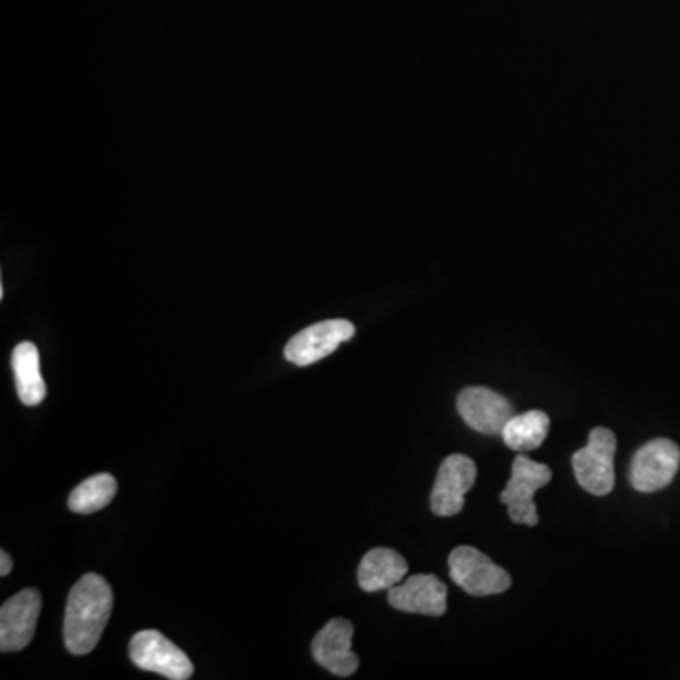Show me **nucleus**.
<instances>
[{"mask_svg": "<svg viewBox=\"0 0 680 680\" xmlns=\"http://www.w3.org/2000/svg\"><path fill=\"white\" fill-rule=\"evenodd\" d=\"M477 480V465L463 453H452L442 461L433 492H431V511L437 516H456L465 506V493L473 488Z\"/></svg>", "mask_w": 680, "mask_h": 680, "instance_id": "obj_9", "label": "nucleus"}, {"mask_svg": "<svg viewBox=\"0 0 680 680\" xmlns=\"http://www.w3.org/2000/svg\"><path fill=\"white\" fill-rule=\"evenodd\" d=\"M42 609V596L34 588L21 589L0 609V650L20 652L33 641Z\"/></svg>", "mask_w": 680, "mask_h": 680, "instance_id": "obj_8", "label": "nucleus"}, {"mask_svg": "<svg viewBox=\"0 0 680 680\" xmlns=\"http://www.w3.org/2000/svg\"><path fill=\"white\" fill-rule=\"evenodd\" d=\"M458 412L469 428L484 435H501L514 412L511 401L493 389L465 388L458 396Z\"/></svg>", "mask_w": 680, "mask_h": 680, "instance_id": "obj_10", "label": "nucleus"}, {"mask_svg": "<svg viewBox=\"0 0 680 680\" xmlns=\"http://www.w3.org/2000/svg\"><path fill=\"white\" fill-rule=\"evenodd\" d=\"M354 335L356 327L348 320H325L292 337V341L285 344L284 356L297 367H306L333 354Z\"/></svg>", "mask_w": 680, "mask_h": 680, "instance_id": "obj_7", "label": "nucleus"}, {"mask_svg": "<svg viewBox=\"0 0 680 680\" xmlns=\"http://www.w3.org/2000/svg\"><path fill=\"white\" fill-rule=\"evenodd\" d=\"M551 428V418L543 410H530L524 415H514L503 428V441L516 452H527L543 444Z\"/></svg>", "mask_w": 680, "mask_h": 680, "instance_id": "obj_15", "label": "nucleus"}, {"mask_svg": "<svg viewBox=\"0 0 680 680\" xmlns=\"http://www.w3.org/2000/svg\"><path fill=\"white\" fill-rule=\"evenodd\" d=\"M12 369L15 388L21 402L34 407L44 401L45 383L40 370L39 348L33 343H21L12 354Z\"/></svg>", "mask_w": 680, "mask_h": 680, "instance_id": "obj_14", "label": "nucleus"}, {"mask_svg": "<svg viewBox=\"0 0 680 680\" xmlns=\"http://www.w3.org/2000/svg\"><path fill=\"white\" fill-rule=\"evenodd\" d=\"M117 482L112 474L101 473L84 480L69 495V509L79 514H93L111 505L116 498Z\"/></svg>", "mask_w": 680, "mask_h": 680, "instance_id": "obj_16", "label": "nucleus"}, {"mask_svg": "<svg viewBox=\"0 0 680 680\" xmlns=\"http://www.w3.org/2000/svg\"><path fill=\"white\" fill-rule=\"evenodd\" d=\"M679 467V447L669 439H655L635 452L629 467V482L637 492H658L673 482Z\"/></svg>", "mask_w": 680, "mask_h": 680, "instance_id": "obj_6", "label": "nucleus"}, {"mask_svg": "<svg viewBox=\"0 0 680 680\" xmlns=\"http://www.w3.org/2000/svg\"><path fill=\"white\" fill-rule=\"evenodd\" d=\"M616 437L610 429L596 428L588 444L573 456V471L580 488L592 495H609L615 488Z\"/></svg>", "mask_w": 680, "mask_h": 680, "instance_id": "obj_2", "label": "nucleus"}, {"mask_svg": "<svg viewBox=\"0 0 680 680\" xmlns=\"http://www.w3.org/2000/svg\"><path fill=\"white\" fill-rule=\"evenodd\" d=\"M13 562L7 551H0V577H8L12 573Z\"/></svg>", "mask_w": 680, "mask_h": 680, "instance_id": "obj_17", "label": "nucleus"}, {"mask_svg": "<svg viewBox=\"0 0 680 680\" xmlns=\"http://www.w3.org/2000/svg\"><path fill=\"white\" fill-rule=\"evenodd\" d=\"M130 660L136 668L149 673L163 674L170 680H188L193 677V663L188 655L156 629H144L130 639Z\"/></svg>", "mask_w": 680, "mask_h": 680, "instance_id": "obj_4", "label": "nucleus"}, {"mask_svg": "<svg viewBox=\"0 0 680 680\" xmlns=\"http://www.w3.org/2000/svg\"><path fill=\"white\" fill-rule=\"evenodd\" d=\"M114 607L111 584L97 573H87L74 584L66 601L65 647L71 655H90L103 637Z\"/></svg>", "mask_w": 680, "mask_h": 680, "instance_id": "obj_1", "label": "nucleus"}, {"mask_svg": "<svg viewBox=\"0 0 680 680\" xmlns=\"http://www.w3.org/2000/svg\"><path fill=\"white\" fill-rule=\"evenodd\" d=\"M407 559L391 548H373L363 556L357 569V583L363 592L394 588L407 577Z\"/></svg>", "mask_w": 680, "mask_h": 680, "instance_id": "obj_13", "label": "nucleus"}, {"mask_svg": "<svg viewBox=\"0 0 680 680\" xmlns=\"http://www.w3.org/2000/svg\"><path fill=\"white\" fill-rule=\"evenodd\" d=\"M447 597V586L435 575H415L388 589L389 605L410 615L442 616Z\"/></svg>", "mask_w": 680, "mask_h": 680, "instance_id": "obj_12", "label": "nucleus"}, {"mask_svg": "<svg viewBox=\"0 0 680 680\" xmlns=\"http://www.w3.org/2000/svg\"><path fill=\"white\" fill-rule=\"evenodd\" d=\"M552 479L551 467L516 456L512 463V477L505 490L501 492V503L509 509L512 522L516 524L537 525L538 514L533 495L538 488L546 487Z\"/></svg>", "mask_w": 680, "mask_h": 680, "instance_id": "obj_5", "label": "nucleus"}, {"mask_svg": "<svg viewBox=\"0 0 680 680\" xmlns=\"http://www.w3.org/2000/svg\"><path fill=\"white\" fill-rule=\"evenodd\" d=\"M450 577L471 596H498L511 588V575L473 546H458L448 557Z\"/></svg>", "mask_w": 680, "mask_h": 680, "instance_id": "obj_3", "label": "nucleus"}, {"mask_svg": "<svg viewBox=\"0 0 680 680\" xmlns=\"http://www.w3.org/2000/svg\"><path fill=\"white\" fill-rule=\"evenodd\" d=\"M354 624L346 618H333L317 631L312 641L314 660L337 677H351L359 668V658L352 650Z\"/></svg>", "mask_w": 680, "mask_h": 680, "instance_id": "obj_11", "label": "nucleus"}]
</instances>
